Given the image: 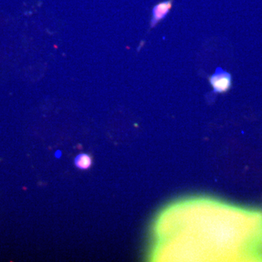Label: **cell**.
<instances>
[{"label":"cell","instance_id":"4","mask_svg":"<svg viewBox=\"0 0 262 262\" xmlns=\"http://www.w3.org/2000/svg\"><path fill=\"white\" fill-rule=\"evenodd\" d=\"M61 152L60 151H56V158H60L61 157Z\"/></svg>","mask_w":262,"mask_h":262},{"label":"cell","instance_id":"2","mask_svg":"<svg viewBox=\"0 0 262 262\" xmlns=\"http://www.w3.org/2000/svg\"><path fill=\"white\" fill-rule=\"evenodd\" d=\"M174 0H166V1L160 2L153 8L152 16H151L150 28H154L161 20L165 18V17L170 13L172 7H173Z\"/></svg>","mask_w":262,"mask_h":262},{"label":"cell","instance_id":"1","mask_svg":"<svg viewBox=\"0 0 262 262\" xmlns=\"http://www.w3.org/2000/svg\"><path fill=\"white\" fill-rule=\"evenodd\" d=\"M208 80L215 94H225L232 88V75L221 67L215 69L214 73L208 77Z\"/></svg>","mask_w":262,"mask_h":262},{"label":"cell","instance_id":"3","mask_svg":"<svg viewBox=\"0 0 262 262\" xmlns=\"http://www.w3.org/2000/svg\"><path fill=\"white\" fill-rule=\"evenodd\" d=\"M92 158L89 155L80 154L77 155L75 159V166L81 170H87L92 165Z\"/></svg>","mask_w":262,"mask_h":262}]
</instances>
